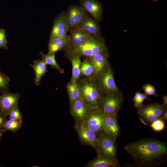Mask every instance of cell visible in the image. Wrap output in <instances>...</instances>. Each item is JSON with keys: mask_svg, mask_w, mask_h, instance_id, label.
Masks as SVG:
<instances>
[{"mask_svg": "<svg viewBox=\"0 0 167 167\" xmlns=\"http://www.w3.org/2000/svg\"><path fill=\"white\" fill-rule=\"evenodd\" d=\"M69 35L59 37L54 39L48 43V51L47 54H50L61 50H66L69 47Z\"/></svg>", "mask_w": 167, "mask_h": 167, "instance_id": "17", "label": "cell"}, {"mask_svg": "<svg viewBox=\"0 0 167 167\" xmlns=\"http://www.w3.org/2000/svg\"><path fill=\"white\" fill-rule=\"evenodd\" d=\"M142 89L144 93L147 96L154 95L158 96L155 88L151 84L147 83L144 85L142 86Z\"/></svg>", "mask_w": 167, "mask_h": 167, "instance_id": "32", "label": "cell"}, {"mask_svg": "<svg viewBox=\"0 0 167 167\" xmlns=\"http://www.w3.org/2000/svg\"><path fill=\"white\" fill-rule=\"evenodd\" d=\"M124 149L138 164L143 166L159 163L167 152L165 143L152 139H141L128 143Z\"/></svg>", "mask_w": 167, "mask_h": 167, "instance_id": "1", "label": "cell"}, {"mask_svg": "<svg viewBox=\"0 0 167 167\" xmlns=\"http://www.w3.org/2000/svg\"><path fill=\"white\" fill-rule=\"evenodd\" d=\"M70 105V112L76 123L83 122L93 108L85 101L81 93Z\"/></svg>", "mask_w": 167, "mask_h": 167, "instance_id": "8", "label": "cell"}, {"mask_svg": "<svg viewBox=\"0 0 167 167\" xmlns=\"http://www.w3.org/2000/svg\"><path fill=\"white\" fill-rule=\"evenodd\" d=\"M79 3L88 13L99 23L103 18L102 5L97 0H80Z\"/></svg>", "mask_w": 167, "mask_h": 167, "instance_id": "13", "label": "cell"}, {"mask_svg": "<svg viewBox=\"0 0 167 167\" xmlns=\"http://www.w3.org/2000/svg\"><path fill=\"white\" fill-rule=\"evenodd\" d=\"M104 113L98 107L93 108L82 123L99 136L104 132Z\"/></svg>", "mask_w": 167, "mask_h": 167, "instance_id": "7", "label": "cell"}, {"mask_svg": "<svg viewBox=\"0 0 167 167\" xmlns=\"http://www.w3.org/2000/svg\"><path fill=\"white\" fill-rule=\"evenodd\" d=\"M119 130L117 122V115L104 113V132L110 134L116 139L119 135Z\"/></svg>", "mask_w": 167, "mask_h": 167, "instance_id": "16", "label": "cell"}, {"mask_svg": "<svg viewBox=\"0 0 167 167\" xmlns=\"http://www.w3.org/2000/svg\"><path fill=\"white\" fill-rule=\"evenodd\" d=\"M99 83L105 96L117 95L122 94L117 86L113 71L110 66L96 80Z\"/></svg>", "mask_w": 167, "mask_h": 167, "instance_id": "6", "label": "cell"}, {"mask_svg": "<svg viewBox=\"0 0 167 167\" xmlns=\"http://www.w3.org/2000/svg\"><path fill=\"white\" fill-rule=\"evenodd\" d=\"M7 116L0 111V130L3 129V126L7 120Z\"/></svg>", "mask_w": 167, "mask_h": 167, "instance_id": "34", "label": "cell"}, {"mask_svg": "<svg viewBox=\"0 0 167 167\" xmlns=\"http://www.w3.org/2000/svg\"><path fill=\"white\" fill-rule=\"evenodd\" d=\"M70 104L77 99L81 94L79 83L70 82L66 85Z\"/></svg>", "mask_w": 167, "mask_h": 167, "instance_id": "22", "label": "cell"}, {"mask_svg": "<svg viewBox=\"0 0 167 167\" xmlns=\"http://www.w3.org/2000/svg\"><path fill=\"white\" fill-rule=\"evenodd\" d=\"M65 12L66 22L70 32L79 28L81 22L88 15L81 6L75 4L69 6Z\"/></svg>", "mask_w": 167, "mask_h": 167, "instance_id": "5", "label": "cell"}, {"mask_svg": "<svg viewBox=\"0 0 167 167\" xmlns=\"http://www.w3.org/2000/svg\"><path fill=\"white\" fill-rule=\"evenodd\" d=\"M138 109L137 114L141 122L148 126L150 125L155 121L159 118L151 112L145 109L143 107Z\"/></svg>", "mask_w": 167, "mask_h": 167, "instance_id": "23", "label": "cell"}, {"mask_svg": "<svg viewBox=\"0 0 167 167\" xmlns=\"http://www.w3.org/2000/svg\"><path fill=\"white\" fill-rule=\"evenodd\" d=\"M20 95L10 91L0 94V111L7 116L10 112L18 105Z\"/></svg>", "mask_w": 167, "mask_h": 167, "instance_id": "12", "label": "cell"}, {"mask_svg": "<svg viewBox=\"0 0 167 167\" xmlns=\"http://www.w3.org/2000/svg\"><path fill=\"white\" fill-rule=\"evenodd\" d=\"M152 0L153 1H155V2H156L158 1V0Z\"/></svg>", "mask_w": 167, "mask_h": 167, "instance_id": "38", "label": "cell"}, {"mask_svg": "<svg viewBox=\"0 0 167 167\" xmlns=\"http://www.w3.org/2000/svg\"><path fill=\"white\" fill-rule=\"evenodd\" d=\"M80 73L83 75L90 78L93 76L94 67L91 62L87 58L81 63Z\"/></svg>", "mask_w": 167, "mask_h": 167, "instance_id": "26", "label": "cell"}, {"mask_svg": "<svg viewBox=\"0 0 167 167\" xmlns=\"http://www.w3.org/2000/svg\"><path fill=\"white\" fill-rule=\"evenodd\" d=\"M79 84L82 95L86 103L93 108L99 106L105 95L97 80L93 78H83Z\"/></svg>", "mask_w": 167, "mask_h": 167, "instance_id": "3", "label": "cell"}, {"mask_svg": "<svg viewBox=\"0 0 167 167\" xmlns=\"http://www.w3.org/2000/svg\"><path fill=\"white\" fill-rule=\"evenodd\" d=\"M8 115L9 119L23 122V116L19 110L18 105L10 112Z\"/></svg>", "mask_w": 167, "mask_h": 167, "instance_id": "30", "label": "cell"}, {"mask_svg": "<svg viewBox=\"0 0 167 167\" xmlns=\"http://www.w3.org/2000/svg\"><path fill=\"white\" fill-rule=\"evenodd\" d=\"M163 99V103L162 104L164 107L166 108L167 104V96H162Z\"/></svg>", "mask_w": 167, "mask_h": 167, "instance_id": "35", "label": "cell"}, {"mask_svg": "<svg viewBox=\"0 0 167 167\" xmlns=\"http://www.w3.org/2000/svg\"><path fill=\"white\" fill-rule=\"evenodd\" d=\"M65 51V54L68 58L75 55L90 57L99 54L108 58L109 57L107 45L104 38L102 36H89L81 45L68 49Z\"/></svg>", "mask_w": 167, "mask_h": 167, "instance_id": "2", "label": "cell"}, {"mask_svg": "<svg viewBox=\"0 0 167 167\" xmlns=\"http://www.w3.org/2000/svg\"><path fill=\"white\" fill-rule=\"evenodd\" d=\"M4 132L5 131L3 129H2L0 130V144L2 137Z\"/></svg>", "mask_w": 167, "mask_h": 167, "instance_id": "37", "label": "cell"}, {"mask_svg": "<svg viewBox=\"0 0 167 167\" xmlns=\"http://www.w3.org/2000/svg\"><path fill=\"white\" fill-rule=\"evenodd\" d=\"M74 127L81 143L92 147L96 152L98 136L96 133L87 128L81 122H75Z\"/></svg>", "mask_w": 167, "mask_h": 167, "instance_id": "9", "label": "cell"}, {"mask_svg": "<svg viewBox=\"0 0 167 167\" xmlns=\"http://www.w3.org/2000/svg\"><path fill=\"white\" fill-rule=\"evenodd\" d=\"M149 100L148 96L137 91L135 94L133 98L134 106L137 109L142 107L144 105L142 104L143 101L144 100L148 101Z\"/></svg>", "mask_w": 167, "mask_h": 167, "instance_id": "29", "label": "cell"}, {"mask_svg": "<svg viewBox=\"0 0 167 167\" xmlns=\"http://www.w3.org/2000/svg\"><path fill=\"white\" fill-rule=\"evenodd\" d=\"M9 77L0 70V93L10 91Z\"/></svg>", "mask_w": 167, "mask_h": 167, "instance_id": "28", "label": "cell"}, {"mask_svg": "<svg viewBox=\"0 0 167 167\" xmlns=\"http://www.w3.org/2000/svg\"><path fill=\"white\" fill-rule=\"evenodd\" d=\"M143 107L146 110L153 113L159 118H161L166 111V108L164 107L162 105L157 103L144 105Z\"/></svg>", "mask_w": 167, "mask_h": 167, "instance_id": "25", "label": "cell"}, {"mask_svg": "<svg viewBox=\"0 0 167 167\" xmlns=\"http://www.w3.org/2000/svg\"><path fill=\"white\" fill-rule=\"evenodd\" d=\"M119 166L118 160L98 156L86 165L88 167H116Z\"/></svg>", "mask_w": 167, "mask_h": 167, "instance_id": "18", "label": "cell"}, {"mask_svg": "<svg viewBox=\"0 0 167 167\" xmlns=\"http://www.w3.org/2000/svg\"><path fill=\"white\" fill-rule=\"evenodd\" d=\"M33 64L29 66L32 67L34 71L35 77L34 83L36 86L41 83L42 77L48 72L46 64L42 60L39 59L33 61Z\"/></svg>", "mask_w": 167, "mask_h": 167, "instance_id": "20", "label": "cell"}, {"mask_svg": "<svg viewBox=\"0 0 167 167\" xmlns=\"http://www.w3.org/2000/svg\"><path fill=\"white\" fill-rule=\"evenodd\" d=\"M162 120L167 121V110H166L165 113L160 118Z\"/></svg>", "mask_w": 167, "mask_h": 167, "instance_id": "36", "label": "cell"}, {"mask_svg": "<svg viewBox=\"0 0 167 167\" xmlns=\"http://www.w3.org/2000/svg\"><path fill=\"white\" fill-rule=\"evenodd\" d=\"M65 14V11H62L58 14L54 18L48 43L55 39L67 35L69 30L66 22Z\"/></svg>", "mask_w": 167, "mask_h": 167, "instance_id": "11", "label": "cell"}, {"mask_svg": "<svg viewBox=\"0 0 167 167\" xmlns=\"http://www.w3.org/2000/svg\"><path fill=\"white\" fill-rule=\"evenodd\" d=\"M69 36V43L68 49L81 45L90 36L80 28L70 32Z\"/></svg>", "mask_w": 167, "mask_h": 167, "instance_id": "19", "label": "cell"}, {"mask_svg": "<svg viewBox=\"0 0 167 167\" xmlns=\"http://www.w3.org/2000/svg\"><path fill=\"white\" fill-rule=\"evenodd\" d=\"M122 94L117 95L105 96L99 106L104 113L117 115L123 101Z\"/></svg>", "mask_w": 167, "mask_h": 167, "instance_id": "10", "label": "cell"}, {"mask_svg": "<svg viewBox=\"0 0 167 167\" xmlns=\"http://www.w3.org/2000/svg\"><path fill=\"white\" fill-rule=\"evenodd\" d=\"M88 58L93 64L94 73L93 78L96 80L110 66L108 57L100 54Z\"/></svg>", "mask_w": 167, "mask_h": 167, "instance_id": "15", "label": "cell"}, {"mask_svg": "<svg viewBox=\"0 0 167 167\" xmlns=\"http://www.w3.org/2000/svg\"><path fill=\"white\" fill-rule=\"evenodd\" d=\"M80 57L79 55H75L68 58L71 63L72 67V75L71 82H76L79 78L81 64Z\"/></svg>", "mask_w": 167, "mask_h": 167, "instance_id": "21", "label": "cell"}, {"mask_svg": "<svg viewBox=\"0 0 167 167\" xmlns=\"http://www.w3.org/2000/svg\"><path fill=\"white\" fill-rule=\"evenodd\" d=\"M116 139L110 134L104 132L98 136L97 150L98 156L116 159Z\"/></svg>", "mask_w": 167, "mask_h": 167, "instance_id": "4", "label": "cell"}, {"mask_svg": "<svg viewBox=\"0 0 167 167\" xmlns=\"http://www.w3.org/2000/svg\"><path fill=\"white\" fill-rule=\"evenodd\" d=\"M7 41L6 35V30L3 28H0V48L7 49Z\"/></svg>", "mask_w": 167, "mask_h": 167, "instance_id": "33", "label": "cell"}, {"mask_svg": "<svg viewBox=\"0 0 167 167\" xmlns=\"http://www.w3.org/2000/svg\"><path fill=\"white\" fill-rule=\"evenodd\" d=\"M150 126L154 131H160L164 129L165 125L164 121L159 118L153 122Z\"/></svg>", "mask_w": 167, "mask_h": 167, "instance_id": "31", "label": "cell"}, {"mask_svg": "<svg viewBox=\"0 0 167 167\" xmlns=\"http://www.w3.org/2000/svg\"><path fill=\"white\" fill-rule=\"evenodd\" d=\"M81 29L88 35L91 37L101 36V30L99 23L88 14L80 25Z\"/></svg>", "mask_w": 167, "mask_h": 167, "instance_id": "14", "label": "cell"}, {"mask_svg": "<svg viewBox=\"0 0 167 167\" xmlns=\"http://www.w3.org/2000/svg\"><path fill=\"white\" fill-rule=\"evenodd\" d=\"M40 54L42 60L46 65H50L52 68L56 69L61 74L64 73V70L61 67L56 61L55 53L45 54L40 52Z\"/></svg>", "mask_w": 167, "mask_h": 167, "instance_id": "24", "label": "cell"}, {"mask_svg": "<svg viewBox=\"0 0 167 167\" xmlns=\"http://www.w3.org/2000/svg\"><path fill=\"white\" fill-rule=\"evenodd\" d=\"M23 122L9 119L5 122L3 129L6 131H11L15 133L22 127Z\"/></svg>", "mask_w": 167, "mask_h": 167, "instance_id": "27", "label": "cell"}]
</instances>
